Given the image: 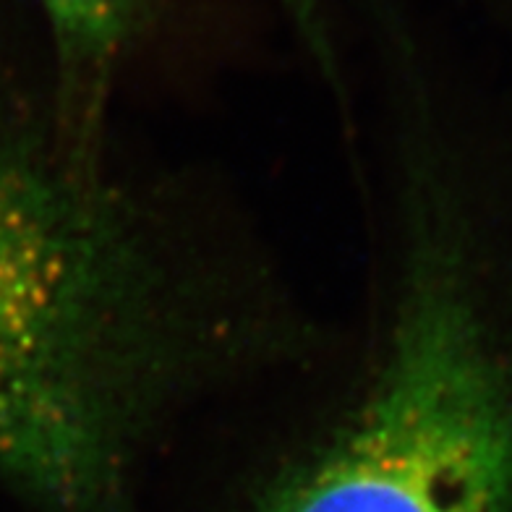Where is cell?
<instances>
[{
    "label": "cell",
    "instance_id": "cell-1",
    "mask_svg": "<svg viewBox=\"0 0 512 512\" xmlns=\"http://www.w3.org/2000/svg\"><path fill=\"white\" fill-rule=\"evenodd\" d=\"M233 293L108 149L0 126V489L131 512L176 405L241 351Z\"/></svg>",
    "mask_w": 512,
    "mask_h": 512
},
{
    "label": "cell",
    "instance_id": "cell-2",
    "mask_svg": "<svg viewBox=\"0 0 512 512\" xmlns=\"http://www.w3.org/2000/svg\"><path fill=\"white\" fill-rule=\"evenodd\" d=\"M377 358L246 512H512V366L424 170Z\"/></svg>",
    "mask_w": 512,
    "mask_h": 512
},
{
    "label": "cell",
    "instance_id": "cell-3",
    "mask_svg": "<svg viewBox=\"0 0 512 512\" xmlns=\"http://www.w3.org/2000/svg\"><path fill=\"white\" fill-rule=\"evenodd\" d=\"M50 40L55 118L79 144L105 147L115 79L160 0H34Z\"/></svg>",
    "mask_w": 512,
    "mask_h": 512
},
{
    "label": "cell",
    "instance_id": "cell-4",
    "mask_svg": "<svg viewBox=\"0 0 512 512\" xmlns=\"http://www.w3.org/2000/svg\"><path fill=\"white\" fill-rule=\"evenodd\" d=\"M290 27L296 29L298 40L304 42L306 53L322 66V74L335 79V50L330 42V27L324 16V0H277Z\"/></svg>",
    "mask_w": 512,
    "mask_h": 512
}]
</instances>
